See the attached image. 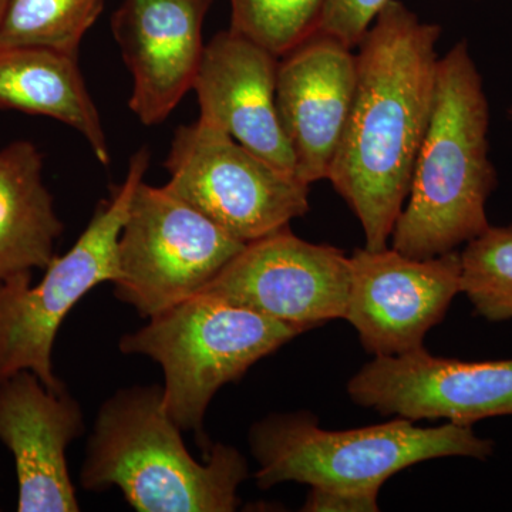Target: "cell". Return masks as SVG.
Returning <instances> with one entry per match:
<instances>
[{
  "instance_id": "obj_1",
  "label": "cell",
  "mask_w": 512,
  "mask_h": 512,
  "mask_svg": "<svg viewBox=\"0 0 512 512\" xmlns=\"http://www.w3.org/2000/svg\"><path fill=\"white\" fill-rule=\"evenodd\" d=\"M441 28L390 0L360 40L348 124L328 180L355 212L365 248H387L406 204L436 92Z\"/></svg>"
},
{
  "instance_id": "obj_2",
  "label": "cell",
  "mask_w": 512,
  "mask_h": 512,
  "mask_svg": "<svg viewBox=\"0 0 512 512\" xmlns=\"http://www.w3.org/2000/svg\"><path fill=\"white\" fill-rule=\"evenodd\" d=\"M490 104L467 40L437 64L436 92L409 195L393 228L392 248L427 259L456 251L490 227Z\"/></svg>"
},
{
  "instance_id": "obj_3",
  "label": "cell",
  "mask_w": 512,
  "mask_h": 512,
  "mask_svg": "<svg viewBox=\"0 0 512 512\" xmlns=\"http://www.w3.org/2000/svg\"><path fill=\"white\" fill-rule=\"evenodd\" d=\"M163 386L119 390L101 404L82 468L83 488L117 487L138 512H231L249 476L245 457L215 444L204 463L185 446Z\"/></svg>"
},
{
  "instance_id": "obj_4",
  "label": "cell",
  "mask_w": 512,
  "mask_h": 512,
  "mask_svg": "<svg viewBox=\"0 0 512 512\" xmlns=\"http://www.w3.org/2000/svg\"><path fill=\"white\" fill-rule=\"evenodd\" d=\"M261 488L281 483L339 490L380 491L394 474L414 464L443 457L488 460L494 441L471 426L447 423L417 427L397 417L375 426L323 430L311 413L274 414L249 431Z\"/></svg>"
},
{
  "instance_id": "obj_5",
  "label": "cell",
  "mask_w": 512,
  "mask_h": 512,
  "mask_svg": "<svg viewBox=\"0 0 512 512\" xmlns=\"http://www.w3.org/2000/svg\"><path fill=\"white\" fill-rule=\"evenodd\" d=\"M305 330L215 296L197 293L121 336L124 355L150 357L163 369L164 406L183 431L204 440L211 400L259 360Z\"/></svg>"
},
{
  "instance_id": "obj_6",
  "label": "cell",
  "mask_w": 512,
  "mask_h": 512,
  "mask_svg": "<svg viewBox=\"0 0 512 512\" xmlns=\"http://www.w3.org/2000/svg\"><path fill=\"white\" fill-rule=\"evenodd\" d=\"M148 165L150 151L144 147L131 157L123 183L100 202L73 247L52 259L36 285L32 272L0 279V384L29 370L49 389L66 387L53 369L57 332L84 295L116 281L121 229Z\"/></svg>"
},
{
  "instance_id": "obj_7",
  "label": "cell",
  "mask_w": 512,
  "mask_h": 512,
  "mask_svg": "<svg viewBox=\"0 0 512 512\" xmlns=\"http://www.w3.org/2000/svg\"><path fill=\"white\" fill-rule=\"evenodd\" d=\"M244 247L164 185L143 180L121 229L114 295L153 318L200 293Z\"/></svg>"
},
{
  "instance_id": "obj_8",
  "label": "cell",
  "mask_w": 512,
  "mask_h": 512,
  "mask_svg": "<svg viewBox=\"0 0 512 512\" xmlns=\"http://www.w3.org/2000/svg\"><path fill=\"white\" fill-rule=\"evenodd\" d=\"M177 197L248 244L309 211V187L200 120L175 131L165 160Z\"/></svg>"
},
{
  "instance_id": "obj_9",
  "label": "cell",
  "mask_w": 512,
  "mask_h": 512,
  "mask_svg": "<svg viewBox=\"0 0 512 512\" xmlns=\"http://www.w3.org/2000/svg\"><path fill=\"white\" fill-rule=\"evenodd\" d=\"M350 256L285 228L248 242L200 293L303 330L345 318Z\"/></svg>"
},
{
  "instance_id": "obj_10",
  "label": "cell",
  "mask_w": 512,
  "mask_h": 512,
  "mask_svg": "<svg viewBox=\"0 0 512 512\" xmlns=\"http://www.w3.org/2000/svg\"><path fill=\"white\" fill-rule=\"evenodd\" d=\"M461 292V258L456 251L410 258L393 248L356 249L350 256L345 319L363 348L376 357L424 348L427 332L444 319Z\"/></svg>"
},
{
  "instance_id": "obj_11",
  "label": "cell",
  "mask_w": 512,
  "mask_h": 512,
  "mask_svg": "<svg viewBox=\"0 0 512 512\" xmlns=\"http://www.w3.org/2000/svg\"><path fill=\"white\" fill-rule=\"evenodd\" d=\"M348 393L383 416L471 426L512 416V359L463 362L424 348L376 357L350 379Z\"/></svg>"
},
{
  "instance_id": "obj_12",
  "label": "cell",
  "mask_w": 512,
  "mask_h": 512,
  "mask_svg": "<svg viewBox=\"0 0 512 512\" xmlns=\"http://www.w3.org/2000/svg\"><path fill=\"white\" fill-rule=\"evenodd\" d=\"M356 82L353 47L319 29L279 57L276 104L302 183L328 180Z\"/></svg>"
},
{
  "instance_id": "obj_13",
  "label": "cell",
  "mask_w": 512,
  "mask_h": 512,
  "mask_svg": "<svg viewBox=\"0 0 512 512\" xmlns=\"http://www.w3.org/2000/svg\"><path fill=\"white\" fill-rule=\"evenodd\" d=\"M212 0H123L111 30L133 79L128 107L144 126L163 123L192 90Z\"/></svg>"
},
{
  "instance_id": "obj_14",
  "label": "cell",
  "mask_w": 512,
  "mask_h": 512,
  "mask_svg": "<svg viewBox=\"0 0 512 512\" xmlns=\"http://www.w3.org/2000/svg\"><path fill=\"white\" fill-rule=\"evenodd\" d=\"M84 433L79 402L23 370L0 384V441L15 460L19 512L80 511L67 447Z\"/></svg>"
},
{
  "instance_id": "obj_15",
  "label": "cell",
  "mask_w": 512,
  "mask_h": 512,
  "mask_svg": "<svg viewBox=\"0 0 512 512\" xmlns=\"http://www.w3.org/2000/svg\"><path fill=\"white\" fill-rule=\"evenodd\" d=\"M279 57L228 29L204 47L192 90L201 123L225 131L256 156L296 177L276 104ZM301 181V180H299Z\"/></svg>"
},
{
  "instance_id": "obj_16",
  "label": "cell",
  "mask_w": 512,
  "mask_h": 512,
  "mask_svg": "<svg viewBox=\"0 0 512 512\" xmlns=\"http://www.w3.org/2000/svg\"><path fill=\"white\" fill-rule=\"evenodd\" d=\"M0 110L60 121L82 134L101 164L110 163L100 113L77 55L45 47H0Z\"/></svg>"
},
{
  "instance_id": "obj_17",
  "label": "cell",
  "mask_w": 512,
  "mask_h": 512,
  "mask_svg": "<svg viewBox=\"0 0 512 512\" xmlns=\"http://www.w3.org/2000/svg\"><path fill=\"white\" fill-rule=\"evenodd\" d=\"M63 224L43 181V157L28 140L0 150V279L46 269Z\"/></svg>"
},
{
  "instance_id": "obj_18",
  "label": "cell",
  "mask_w": 512,
  "mask_h": 512,
  "mask_svg": "<svg viewBox=\"0 0 512 512\" xmlns=\"http://www.w3.org/2000/svg\"><path fill=\"white\" fill-rule=\"evenodd\" d=\"M104 0H12L0 23V47L33 46L79 56Z\"/></svg>"
},
{
  "instance_id": "obj_19",
  "label": "cell",
  "mask_w": 512,
  "mask_h": 512,
  "mask_svg": "<svg viewBox=\"0 0 512 512\" xmlns=\"http://www.w3.org/2000/svg\"><path fill=\"white\" fill-rule=\"evenodd\" d=\"M461 292L490 322L512 319V225L488 227L460 254Z\"/></svg>"
},
{
  "instance_id": "obj_20",
  "label": "cell",
  "mask_w": 512,
  "mask_h": 512,
  "mask_svg": "<svg viewBox=\"0 0 512 512\" xmlns=\"http://www.w3.org/2000/svg\"><path fill=\"white\" fill-rule=\"evenodd\" d=\"M231 30L282 57L319 28L328 0H229Z\"/></svg>"
},
{
  "instance_id": "obj_21",
  "label": "cell",
  "mask_w": 512,
  "mask_h": 512,
  "mask_svg": "<svg viewBox=\"0 0 512 512\" xmlns=\"http://www.w3.org/2000/svg\"><path fill=\"white\" fill-rule=\"evenodd\" d=\"M390 0H328L319 22V30L338 37L356 49L372 26L373 20Z\"/></svg>"
},
{
  "instance_id": "obj_22",
  "label": "cell",
  "mask_w": 512,
  "mask_h": 512,
  "mask_svg": "<svg viewBox=\"0 0 512 512\" xmlns=\"http://www.w3.org/2000/svg\"><path fill=\"white\" fill-rule=\"evenodd\" d=\"M379 491L339 490L311 487L302 511L308 512H375L379 511Z\"/></svg>"
},
{
  "instance_id": "obj_23",
  "label": "cell",
  "mask_w": 512,
  "mask_h": 512,
  "mask_svg": "<svg viewBox=\"0 0 512 512\" xmlns=\"http://www.w3.org/2000/svg\"><path fill=\"white\" fill-rule=\"evenodd\" d=\"M10 2H12V0H0V23H2L3 18H5L6 10H8Z\"/></svg>"
},
{
  "instance_id": "obj_24",
  "label": "cell",
  "mask_w": 512,
  "mask_h": 512,
  "mask_svg": "<svg viewBox=\"0 0 512 512\" xmlns=\"http://www.w3.org/2000/svg\"><path fill=\"white\" fill-rule=\"evenodd\" d=\"M508 113H510V119L512 121V107H511L510 111H508Z\"/></svg>"
}]
</instances>
